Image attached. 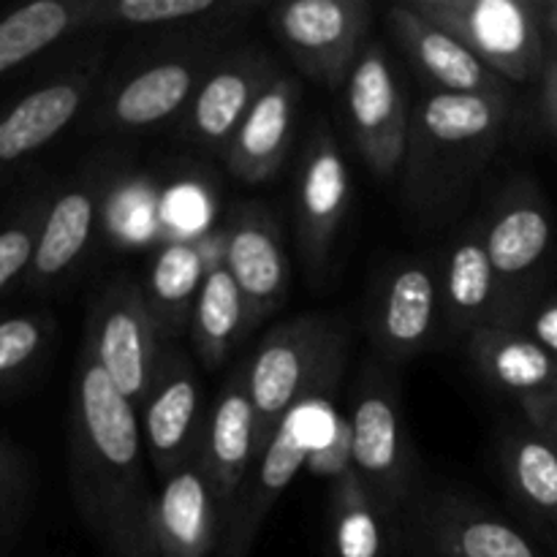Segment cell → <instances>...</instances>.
Returning <instances> with one entry per match:
<instances>
[{
  "instance_id": "37",
  "label": "cell",
  "mask_w": 557,
  "mask_h": 557,
  "mask_svg": "<svg viewBox=\"0 0 557 557\" xmlns=\"http://www.w3.org/2000/svg\"><path fill=\"white\" fill-rule=\"evenodd\" d=\"M520 403L528 413V422H531L536 430H542V433L557 446V411L547 400H544V395L525 397V400Z\"/></svg>"
},
{
  "instance_id": "13",
  "label": "cell",
  "mask_w": 557,
  "mask_h": 557,
  "mask_svg": "<svg viewBox=\"0 0 557 557\" xmlns=\"http://www.w3.org/2000/svg\"><path fill=\"white\" fill-rule=\"evenodd\" d=\"M281 76V65L267 49L237 47L226 49L205 82L196 90L194 101L180 120V134L207 150L226 152L243 125L245 114L267 92V87Z\"/></svg>"
},
{
  "instance_id": "26",
  "label": "cell",
  "mask_w": 557,
  "mask_h": 557,
  "mask_svg": "<svg viewBox=\"0 0 557 557\" xmlns=\"http://www.w3.org/2000/svg\"><path fill=\"white\" fill-rule=\"evenodd\" d=\"M245 330H250V315L243 292L226 267L215 261L207 270L190 313V341L199 362L207 370L221 368Z\"/></svg>"
},
{
  "instance_id": "11",
  "label": "cell",
  "mask_w": 557,
  "mask_h": 557,
  "mask_svg": "<svg viewBox=\"0 0 557 557\" xmlns=\"http://www.w3.org/2000/svg\"><path fill=\"white\" fill-rule=\"evenodd\" d=\"M205 422L194 359L180 346H166L156 381L139 406L141 441L158 476L169 479L196 462Z\"/></svg>"
},
{
  "instance_id": "39",
  "label": "cell",
  "mask_w": 557,
  "mask_h": 557,
  "mask_svg": "<svg viewBox=\"0 0 557 557\" xmlns=\"http://www.w3.org/2000/svg\"><path fill=\"white\" fill-rule=\"evenodd\" d=\"M544 30H547L557 44V0L555 3L544 5Z\"/></svg>"
},
{
  "instance_id": "14",
  "label": "cell",
  "mask_w": 557,
  "mask_h": 557,
  "mask_svg": "<svg viewBox=\"0 0 557 557\" xmlns=\"http://www.w3.org/2000/svg\"><path fill=\"white\" fill-rule=\"evenodd\" d=\"M351 201V174L341 145L326 123H319L305 145L294 188V215H297V243L302 259L313 275L330 264L337 232L346 221Z\"/></svg>"
},
{
  "instance_id": "6",
  "label": "cell",
  "mask_w": 557,
  "mask_h": 557,
  "mask_svg": "<svg viewBox=\"0 0 557 557\" xmlns=\"http://www.w3.org/2000/svg\"><path fill=\"white\" fill-rule=\"evenodd\" d=\"M346 417L351 428V471L381 511L389 520H400L413 506V460L389 375L364 368Z\"/></svg>"
},
{
  "instance_id": "22",
  "label": "cell",
  "mask_w": 557,
  "mask_h": 557,
  "mask_svg": "<svg viewBox=\"0 0 557 557\" xmlns=\"http://www.w3.org/2000/svg\"><path fill=\"white\" fill-rule=\"evenodd\" d=\"M223 531L221 506L196 462L163 479L152 506L156 557H210Z\"/></svg>"
},
{
  "instance_id": "5",
  "label": "cell",
  "mask_w": 557,
  "mask_h": 557,
  "mask_svg": "<svg viewBox=\"0 0 557 557\" xmlns=\"http://www.w3.org/2000/svg\"><path fill=\"white\" fill-rule=\"evenodd\" d=\"M408 5L466 44L504 82H531L547 65L544 9L531 0H411Z\"/></svg>"
},
{
  "instance_id": "36",
  "label": "cell",
  "mask_w": 557,
  "mask_h": 557,
  "mask_svg": "<svg viewBox=\"0 0 557 557\" xmlns=\"http://www.w3.org/2000/svg\"><path fill=\"white\" fill-rule=\"evenodd\" d=\"M520 330H525L544 351H549L557 359V299L544 302L528 321V326H520Z\"/></svg>"
},
{
  "instance_id": "4",
  "label": "cell",
  "mask_w": 557,
  "mask_h": 557,
  "mask_svg": "<svg viewBox=\"0 0 557 557\" xmlns=\"http://www.w3.org/2000/svg\"><path fill=\"white\" fill-rule=\"evenodd\" d=\"M346 357V330L326 315H297L267 332L253 357L245 362L259 424V449H264L283 417L302 397L341 381Z\"/></svg>"
},
{
  "instance_id": "34",
  "label": "cell",
  "mask_w": 557,
  "mask_h": 557,
  "mask_svg": "<svg viewBox=\"0 0 557 557\" xmlns=\"http://www.w3.org/2000/svg\"><path fill=\"white\" fill-rule=\"evenodd\" d=\"M308 471L313 476L332 479V482L351 471V428H348V417L332 419L326 438L310 455Z\"/></svg>"
},
{
  "instance_id": "28",
  "label": "cell",
  "mask_w": 557,
  "mask_h": 557,
  "mask_svg": "<svg viewBox=\"0 0 557 557\" xmlns=\"http://www.w3.org/2000/svg\"><path fill=\"white\" fill-rule=\"evenodd\" d=\"M392 525L357 473L332 482V557H392Z\"/></svg>"
},
{
  "instance_id": "2",
  "label": "cell",
  "mask_w": 557,
  "mask_h": 557,
  "mask_svg": "<svg viewBox=\"0 0 557 557\" xmlns=\"http://www.w3.org/2000/svg\"><path fill=\"white\" fill-rule=\"evenodd\" d=\"M506 120L509 98L424 92L408 125V199L419 207L455 199L493 158Z\"/></svg>"
},
{
  "instance_id": "32",
  "label": "cell",
  "mask_w": 557,
  "mask_h": 557,
  "mask_svg": "<svg viewBox=\"0 0 557 557\" xmlns=\"http://www.w3.org/2000/svg\"><path fill=\"white\" fill-rule=\"evenodd\" d=\"M49 201H52V194L38 190L0 226V294L30 272Z\"/></svg>"
},
{
  "instance_id": "29",
  "label": "cell",
  "mask_w": 557,
  "mask_h": 557,
  "mask_svg": "<svg viewBox=\"0 0 557 557\" xmlns=\"http://www.w3.org/2000/svg\"><path fill=\"white\" fill-rule=\"evenodd\" d=\"M207 270L210 267L196 243H169L158 250L147 272L145 294L163 332L190 324Z\"/></svg>"
},
{
  "instance_id": "3",
  "label": "cell",
  "mask_w": 557,
  "mask_h": 557,
  "mask_svg": "<svg viewBox=\"0 0 557 557\" xmlns=\"http://www.w3.org/2000/svg\"><path fill=\"white\" fill-rule=\"evenodd\" d=\"M253 9V3H232L221 16H212L190 36L152 47L145 58L120 71L103 87L92 109V125L101 131L134 134L158 128L177 114L183 117L215 60L226 52L223 41L234 27L232 14L237 16Z\"/></svg>"
},
{
  "instance_id": "35",
  "label": "cell",
  "mask_w": 557,
  "mask_h": 557,
  "mask_svg": "<svg viewBox=\"0 0 557 557\" xmlns=\"http://www.w3.org/2000/svg\"><path fill=\"white\" fill-rule=\"evenodd\" d=\"M22 493H25V479H22L20 462L0 444V553L20 522Z\"/></svg>"
},
{
  "instance_id": "40",
  "label": "cell",
  "mask_w": 557,
  "mask_h": 557,
  "mask_svg": "<svg viewBox=\"0 0 557 557\" xmlns=\"http://www.w3.org/2000/svg\"><path fill=\"white\" fill-rule=\"evenodd\" d=\"M544 400H547L549 406H553L557 411V379H555V384L549 386V392H544Z\"/></svg>"
},
{
  "instance_id": "20",
  "label": "cell",
  "mask_w": 557,
  "mask_h": 557,
  "mask_svg": "<svg viewBox=\"0 0 557 557\" xmlns=\"http://www.w3.org/2000/svg\"><path fill=\"white\" fill-rule=\"evenodd\" d=\"M484 245L500 283L498 321L509 313V297L547 256L553 223L542 196L531 183H511L482 221Z\"/></svg>"
},
{
  "instance_id": "1",
  "label": "cell",
  "mask_w": 557,
  "mask_h": 557,
  "mask_svg": "<svg viewBox=\"0 0 557 557\" xmlns=\"http://www.w3.org/2000/svg\"><path fill=\"white\" fill-rule=\"evenodd\" d=\"M71 490L76 509L114 557H156L152 506L145 476L139 411L109 381L82 343L69 430Z\"/></svg>"
},
{
  "instance_id": "7",
  "label": "cell",
  "mask_w": 557,
  "mask_h": 557,
  "mask_svg": "<svg viewBox=\"0 0 557 557\" xmlns=\"http://www.w3.org/2000/svg\"><path fill=\"white\" fill-rule=\"evenodd\" d=\"M335 389L337 384H326L310 392L277 424L275 433L270 435V441L250 468L248 482L239 493L218 555L250 557V549L259 539L267 515L277 504V498L286 493L288 484L297 479V473L308 468L310 455L321 444L319 438H313L315 419H319V411L332 406V392Z\"/></svg>"
},
{
  "instance_id": "16",
  "label": "cell",
  "mask_w": 557,
  "mask_h": 557,
  "mask_svg": "<svg viewBox=\"0 0 557 557\" xmlns=\"http://www.w3.org/2000/svg\"><path fill=\"white\" fill-rule=\"evenodd\" d=\"M259 451L256 408L250 400L245 364H239L223 381L215 406L207 413L205 435H201L199 455H196V466L201 468L215 493L226 528Z\"/></svg>"
},
{
  "instance_id": "31",
  "label": "cell",
  "mask_w": 557,
  "mask_h": 557,
  "mask_svg": "<svg viewBox=\"0 0 557 557\" xmlns=\"http://www.w3.org/2000/svg\"><path fill=\"white\" fill-rule=\"evenodd\" d=\"M221 0H92L90 27H161L205 22L226 11Z\"/></svg>"
},
{
  "instance_id": "17",
  "label": "cell",
  "mask_w": 557,
  "mask_h": 557,
  "mask_svg": "<svg viewBox=\"0 0 557 557\" xmlns=\"http://www.w3.org/2000/svg\"><path fill=\"white\" fill-rule=\"evenodd\" d=\"M107 196L109 169L101 163H87L74 180L54 190L30 272L25 277L27 288L49 292L76 270L90 248Z\"/></svg>"
},
{
  "instance_id": "23",
  "label": "cell",
  "mask_w": 557,
  "mask_h": 557,
  "mask_svg": "<svg viewBox=\"0 0 557 557\" xmlns=\"http://www.w3.org/2000/svg\"><path fill=\"white\" fill-rule=\"evenodd\" d=\"M299 98H302V87L292 74H281L267 87V92L245 114L243 125L223 152L234 177L248 185L275 177L292 147Z\"/></svg>"
},
{
  "instance_id": "10",
  "label": "cell",
  "mask_w": 557,
  "mask_h": 557,
  "mask_svg": "<svg viewBox=\"0 0 557 557\" xmlns=\"http://www.w3.org/2000/svg\"><path fill=\"white\" fill-rule=\"evenodd\" d=\"M346 112L354 145L379 180L395 177L406 163L411 112L379 44H364L346 82Z\"/></svg>"
},
{
  "instance_id": "25",
  "label": "cell",
  "mask_w": 557,
  "mask_h": 557,
  "mask_svg": "<svg viewBox=\"0 0 557 557\" xmlns=\"http://www.w3.org/2000/svg\"><path fill=\"white\" fill-rule=\"evenodd\" d=\"M479 373L520 400L549 392L557 379V359L511 321H490L466 337Z\"/></svg>"
},
{
  "instance_id": "18",
  "label": "cell",
  "mask_w": 557,
  "mask_h": 557,
  "mask_svg": "<svg viewBox=\"0 0 557 557\" xmlns=\"http://www.w3.org/2000/svg\"><path fill=\"white\" fill-rule=\"evenodd\" d=\"M96 85L98 65L87 63L33 87L0 112V185L74 123Z\"/></svg>"
},
{
  "instance_id": "24",
  "label": "cell",
  "mask_w": 557,
  "mask_h": 557,
  "mask_svg": "<svg viewBox=\"0 0 557 557\" xmlns=\"http://www.w3.org/2000/svg\"><path fill=\"white\" fill-rule=\"evenodd\" d=\"M441 313L449 337H468L479 326L498 321L500 283L484 245L482 221L468 226L446 250L441 267Z\"/></svg>"
},
{
  "instance_id": "8",
  "label": "cell",
  "mask_w": 557,
  "mask_h": 557,
  "mask_svg": "<svg viewBox=\"0 0 557 557\" xmlns=\"http://www.w3.org/2000/svg\"><path fill=\"white\" fill-rule=\"evenodd\" d=\"M161 324L152 313L147 294L134 281H112L92 302L85 330V346L109 375L120 395L145 403L166 346L161 343Z\"/></svg>"
},
{
  "instance_id": "27",
  "label": "cell",
  "mask_w": 557,
  "mask_h": 557,
  "mask_svg": "<svg viewBox=\"0 0 557 557\" xmlns=\"http://www.w3.org/2000/svg\"><path fill=\"white\" fill-rule=\"evenodd\" d=\"M92 0H36L0 20V74L90 27Z\"/></svg>"
},
{
  "instance_id": "19",
  "label": "cell",
  "mask_w": 557,
  "mask_h": 557,
  "mask_svg": "<svg viewBox=\"0 0 557 557\" xmlns=\"http://www.w3.org/2000/svg\"><path fill=\"white\" fill-rule=\"evenodd\" d=\"M248 305L250 326L270 315L286 299L292 286V264L281 226L264 205H239L223 232V259Z\"/></svg>"
},
{
  "instance_id": "9",
  "label": "cell",
  "mask_w": 557,
  "mask_h": 557,
  "mask_svg": "<svg viewBox=\"0 0 557 557\" xmlns=\"http://www.w3.org/2000/svg\"><path fill=\"white\" fill-rule=\"evenodd\" d=\"M270 27L305 76L330 90L346 85L364 47L370 3L364 0H288L270 9Z\"/></svg>"
},
{
  "instance_id": "30",
  "label": "cell",
  "mask_w": 557,
  "mask_h": 557,
  "mask_svg": "<svg viewBox=\"0 0 557 557\" xmlns=\"http://www.w3.org/2000/svg\"><path fill=\"white\" fill-rule=\"evenodd\" d=\"M504 468L511 490L539 517L557 525V446L533 424L504 441Z\"/></svg>"
},
{
  "instance_id": "21",
  "label": "cell",
  "mask_w": 557,
  "mask_h": 557,
  "mask_svg": "<svg viewBox=\"0 0 557 557\" xmlns=\"http://www.w3.org/2000/svg\"><path fill=\"white\" fill-rule=\"evenodd\" d=\"M386 22L403 52L411 58L419 74L435 85V90L487 98L511 96L509 82L493 74L466 44L457 41L444 27L424 20L408 3L392 5Z\"/></svg>"
},
{
  "instance_id": "33",
  "label": "cell",
  "mask_w": 557,
  "mask_h": 557,
  "mask_svg": "<svg viewBox=\"0 0 557 557\" xmlns=\"http://www.w3.org/2000/svg\"><path fill=\"white\" fill-rule=\"evenodd\" d=\"M54 324L44 313L9 315L0 321V389L25 375L49 346Z\"/></svg>"
},
{
  "instance_id": "12",
  "label": "cell",
  "mask_w": 557,
  "mask_h": 557,
  "mask_svg": "<svg viewBox=\"0 0 557 557\" xmlns=\"http://www.w3.org/2000/svg\"><path fill=\"white\" fill-rule=\"evenodd\" d=\"M444 330L441 272L422 259L386 264L373 288L370 337L375 351L389 362H408L435 343Z\"/></svg>"
},
{
  "instance_id": "38",
  "label": "cell",
  "mask_w": 557,
  "mask_h": 557,
  "mask_svg": "<svg viewBox=\"0 0 557 557\" xmlns=\"http://www.w3.org/2000/svg\"><path fill=\"white\" fill-rule=\"evenodd\" d=\"M542 109L549 128L557 136V54L547 58V65L542 71Z\"/></svg>"
},
{
  "instance_id": "15",
  "label": "cell",
  "mask_w": 557,
  "mask_h": 557,
  "mask_svg": "<svg viewBox=\"0 0 557 557\" xmlns=\"http://www.w3.org/2000/svg\"><path fill=\"white\" fill-rule=\"evenodd\" d=\"M406 531L422 557H544L509 522L455 495L417 500Z\"/></svg>"
}]
</instances>
